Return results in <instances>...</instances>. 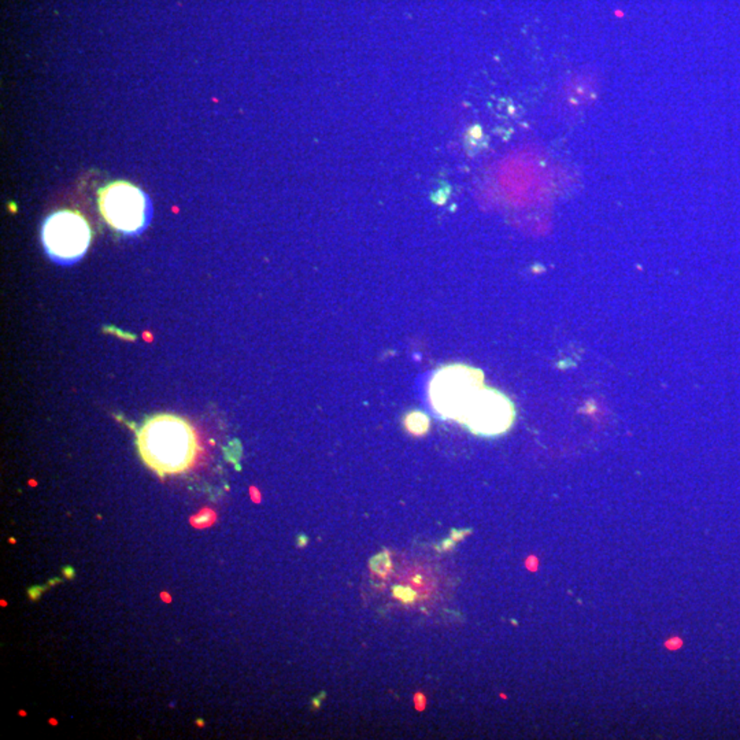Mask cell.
Wrapping results in <instances>:
<instances>
[{
	"label": "cell",
	"instance_id": "obj_11",
	"mask_svg": "<svg viewBox=\"0 0 740 740\" xmlns=\"http://www.w3.org/2000/svg\"><path fill=\"white\" fill-rule=\"evenodd\" d=\"M471 529H453L451 531V539L456 540V542H459V540L464 539L466 535L471 534Z\"/></svg>",
	"mask_w": 740,
	"mask_h": 740
},
{
	"label": "cell",
	"instance_id": "obj_1",
	"mask_svg": "<svg viewBox=\"0 0 740 740\" xmlns=\"http://www.w3.org/2000/svg\"><path fill=\"white\" fill-rule=\"evenodd\" d=\"M137 450L144 464L160 476L186 474L196 464L202 446L186 418L157 414L145 420L136 433Z\"/></svg>",
	"mask_w": 740,
	"mask_h": 740
},
{
	"label": "cell",
	"instance_id": "obj_4",
	"mask_svg": "<svg viewBox=\"0 0 740 740\" xmlns=\"http://www.w3.org/2000/svg\"><path fill=\"white\" fill-rule=\"evenodd\" d=\"M99 210L110 227L128 236L140 235L152 214L147 195L126 181L110 184L100 191Z\"/></svg>",
	"mask_w": 740,
	"mask_h": 740
},
{
	"label": "cell",
	"instance_id": "obj_10",
	"mask_svg": "<svg viewBox=\"0 0 740 740\" xmlns=\"http://www.w3.org/2000/svg\"><path fill=\"white\" fill-rule=\"evenodd\" d=\"M456 540L451 539V537H448V539L441 540L439 544H436L435 549L440 553L450 552V550H453L454 547H456Z\"/></svg>",
	"mask_w": 740,
	"mask_h": 740
},
{
	"label": "cell",
	"instance_id": "obj_7",
	"mask_svg": "<svg viewBox=\"0 0 740 740\" xmlns=\"http://www.w3.org/2000/svg\"><path fill=\"white\" fill-rule=\"evenodd\" d=\"M369 566H370L372 572L375 573L376 576H379V578H388L392 572V562L389 553L384 550L380 554L375 555V557L370 560Z\"/></svg>",
	"mask_w": 740,
	"mask_h": 740
},
{
	"label": "cell",
	"instance_id": "obj_3",
	"mask_svg": "<svg viewBox=\"0 0 740 740\" xmlns=\"http://www.w3.org/2000/svg\"><path fill=\"white\" fill-rule=\"evenodd\" d=\"M92 240L90 224L79 213L61 210L53 213L41 227V243L51 261L76 264L87 253Z\"/></svg>",
	"mask_w": 740,
	"mask_h": 740
},
{
	"label": "cell",
	"instance_id": "obj_2",
	"mask_svg": "<svg viewBox=\"0 0 740 740\" xmlns=\"http://www.w3.org/2000/svg\"><path fill=\"white\" fill-rule=\"evenodd\" d=\"M484 387L480 369L453 363L439 369L430 383V399L433 410L446 420L462 422L467 407Z\"/></svg>",
	"mask_w": 740,
	"mask_h": 740
},
{
	"label": "cell",
	"instance_id": "obj_9",
	"mask_svg": "<svg viewBox=\"0 0 740 740\" xmlns=\"http://www.w3.org/2000/svg\"><path fill=\"white\" fill-rule=\"evenodd\" d=\"M409 583L417 589L427 588V579H425V576L420 575V573H418V575H413L412 578H410Z\"/></svg>",
	"mask_w": 740,
	"mask_h": 740
},
{
	"label": "cell",
	"instance_id": "obj_6",
	"mask_svg": "<svg viewBox=\"0 0 740 740\" xmlns=\"http://www.w3.org/2000/svg\"><path fill=\"white\" fill-rule=\"evenodd\" d=\"M404 425L413 436H422L430 430V417L422 412H412L405 417Z\"/></svg>",
	"mask_w": 740,
	"mask_h": 740
},
{
	"label": "cell",
	"instance_id": "obj_5",
	"mask_svg": "<svg viewBox=\"0 0 740 740\" xmlns=\"http://www.w3.org/2000/svg\"><path fill=\"white\" fill-rule=\"evenodd\" d=\"M516 418L510 399L497 389L483 387L467 407L462 425L479 436H498L508 432Z\"/></svg>",
	"mask_w": 740,
	"mask_h": 740
},
{
	"label": "cell",
	"instance_id": "obj_8",
	"mask_svg": "<svg viewBox=\"0 0 740 740\" xmlns=\"http://www.w3.org/2000/svg\"><path fill=\"white\" fill-rule=\"evenodd\" d=\"M392 594H394L395 598H398L404 604H414L415 599H417V592L410 587L395 586L392 588Z\"/></svg>",
	"mask_w": 740,
	"mask_h": 740
}]
</instances>
